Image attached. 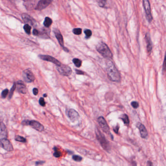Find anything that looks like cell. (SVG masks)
<instances>
[{
    "label": "cell",
    "mask_w": 166,
    "mask_h": 166,
    "mask_svg": "<svg viewBox=\"0 0 166 166\" xmlns=\"http://www.w3.org/2000/svg\"><path fill=\"white\" fill-rule=\"evenodd\" d=\"M107 72L109 79L112 82H119L120 81V75L113 63L108 60L107 63Z\"/></svg>",
    "instance_id": "cell-1"
},
{
    "label": "cell",
    "mask_w": 166,
    "mask_h": 166,
    "mask_svg": "<svg viewBox=\"0 0 166 166\" xmlns=\"http://www.w3.org/2000/svg\"><path fill=\"white\" fill-rule=\"evenodd\" d=\"M97 51L103 56L107 58H112L113 54L108 46L104 42H101L98 43L96 47Z\"/></svg>",
    "instance_id": "cell-2"
},
{
    "label": "cell",
    "mask_w": 166,
    "mask_h": 166,
    "mask_svg": "<svg viewBox=\"0 0 166 166\" xmlns=\"http://www.w3.org/2000/svg\"><path fill=\"white\" fill-rule=\"evenodd\" d=\"M96 134L97 138L100 142L103 149L107 151H108V150H109L110 149L109 143L107 141V140L106 138L104 135H103V134H102L100 132L99 130H97Z\"/></svg>",
    "instance_id": "cell-3"
},
{
    "label": "cell",
    "mask_w": 166,
    "mask_h": 166,
    "mask_svg": "<svg viewBox=\"0 0 166 166\" xmlns=\"http://www.w3.org/2000/svg\"><path fill=\"white\" fill-rule=\"evenodd\" d=\"M22 124L24 125H30L38 132H42L44 130V126L39 122L36 120H24L22 121Z\"/></svg>",
    "instance_id": "cell-4"
},
{
    "label": "cell",
    "mask_w": 166,
    "mask_h": 166,
    "mask_svg": "<svg viewBox=\"0 0 166 166\" xmlns=\"http://www.w3.org/2000/svg\"><path fill=\"white\" fill-rule=\"evenodd\" d=\"M56 69L61 75L64 76H69L72 73L71 69L69 66L62 63L56 66Z\"/></svg>",
    "instance_id": "cell-5"
},
{
    "label": "cell",
    "mask_w": 166,
    "mask_h": 166,
    "mask_svg": "<svg viewBox=\"0 0 166 166\" xmlns=\"http://www.w3.org/2000/svg\"><path fill=\"white\" fill-rule=\"evenodd\" d=\"M143 5L145 11L146 18L148 21L149 23H151L153 20V16L151 13L150 1L148 0H144L143 1Z\"/></svg>",
    "instance_id": "cell-6"
},
{
    "label": "cell",
    "mask_w": 166,
    "mask_h": 166,
    "mask_svg": "<svg viewBox=\"0 0 166 166\" xmlns=\"http://www.w3.org/2000/svg\"><path fill=\"white\" fill-rule=\"evenodd\" d=\"M23 76L24 81L28 83H32L35 80L33 73L29 69H26L24 71Z\"/></svg>",
    "instance_id": "cell-7"
},
{
    "label": "cell",
    "mask_w": 166,
    "mask_h": 166,
    "mask_svg": "<svg viewBox=\"0 0 166 166\" xmlns=\"http://www.w3.org/2000/svg\"><path fill=\"white\" fill-rule=\"evenodd\" d=\"M0 146L8 152H11L14 150L12 145L7 139L0 140Z\"/></svg>",
    "instance_id": "cell-8"
},
{
    "label": "cell",
    "mask_w": 166,
    "mask_h": 166,
    "mask_svg": "<svg viewBox=\"0 0 166 166\" xmlns=\"http://www.w3.org/2000/svg\"><path fill=\"white\" fill-rule=\"evenodd\" d=\"M98 122L100 127L102 129L103 131L106 133H107L109 132V127L107 123L106 119L103 116H100L98 119Z\"/></svg>",
    "instance_id": "cell-9"
},
{
    "label": "cell",
    "mask_w": 166,
    "mask_h": 166,
    "mask_svg": "<svg viewBox=\"0 0 166 166\" xmlns=\"http://www.w3.org/2000/svg\"><path fill=\"white\" fill-rule=\"evenodd\" d=\"M39 57L45 61H47L49 62H51L54 64H55L56 66H59L61 63L56 59L55 57L49 55H38Z\"/></svg>",
    "instance_id": "cell-10"
},
{
    "label": "cell",
    "mask_w": 166,
    "mask_h": 166,
    "mask_svg": "<svg viewBox=\"0 0 166 166\" xmlns=\"http://www.w3.org/2000/svg\"><path fill=\"white\" fill-rule=\"evenodd\" d=\"M52 2L51 0H41L38 1L36 6L35 8V9L37 10H41L46 7H47L48 5L50 4V3Z\"/></svg>",
    "instance_id": "cell-11"
},
{
    "label": "cell",
    "mask_w": 166,
    "mask_h": 166,
    "mask_svg": "<svg viewBox=\"0 0 166 166\" xmlns=\"http://www.w3.org/2000/svg\"><path fill=\"white\" fill-rule=\"evenodd\" d=\"M68 116L72 122H75L78 120L80 115L78 112L74 109H70L68 112Z\"/></svg>",
    "instance_id": "cell-12"
},
{
    "label": "cell",
    "mask_w": 166,
    "mask_h": 166,
    "mask_svg": "<svg viewBox=\"0 0 166 166\" xmlns=\"http://www.w3.org/2000/svg\"><path fill=\"white\" fill-rule=\"evenodd\" d=\"M137 127L139 131L141 137L142 138H146L148 137V132L145 126L141 123L138 122L137 124Z\"/></svg>",
    "instance_id": "cell-13"
},
{
    "label": "cell",
    "mask_w": 166,
    "mask_h": 166,
    "mask_svg": "<svg viewBox=\"0 0 166 166\" xmlns=\"http://www.w3.org/2000/svg\"><path fill=\"white\" fill-rule=\"evenodd\" d=\"M145 41L147 44V50L148 53L150 54L152 50L153 46H152V43L151 39L150 34L149 32H147L145 35Z\"/></svg>",
    "instance_id": "cell-14"
},
{
    "label": "cell",
    "mask_w": 166,
    "mask_h": 166,
    "mask_svg": "<svg viewBox=\"0 0 166 166\" xmlns=\"http://www.w3.org/2000/svg\"><path fill=\"white\" fill-rule=\"evenodd\" d=\"M7 138V129L2 122H0V140L6 139Z\"/></svg>",
    "instance_id": "cell-15"
},
{
    "label": "cell",
    "mask_w": 166,
    "mask_h": 166,
    "mask_svg": "<svg viewBox=\"0 0 166 166\" xmlns=\"http://www.w3.org/2000/svg\"><path fill=\"white\" fill-rule=\"evenodd\" d=\"M54 32L55 33V37L56 38L59 43L60 45L62 46L63 47H64V40H63V38L60 32L57 29H54Z\"/></svg>",
    "instance_id": "cell-16"
},
{
    "label": "cell",
    "mask_w": 166,
    "mask_h": 166,
    "mask_svg": "<svg viewBox=\"0 0 166 166\" xmlns=\"http://www.w3.org/2000/svg\"><path fill=\"white\" fill-rule=\"evenodd\" d=\"M18 91L22 94H25L27 92V88L24 83L21 81H18L17 83Z\"/></svg>",
    "instance_id": "cell-17"
},
{
    "label": "cell",
    "mask_w": 166,
    "mask_h": 166,
    "mask_svg": "<svg viewBox=\"0 0 166 166\" xmlns=\"http://www.w3.org/2000/svg\"><path fill=\"white\" fill-rule=\"evenodd\" d=\"M22 18L24 20V21L26 23L27 25H33L34 22L33 19L31 18V17L27 14L24 13L22 14Z\"/></svg>",
    "instance_id": "cell-18"
},
{
    "label": "cell",
    "mask_w": 166,
    "mask_h": 166,
    "mask_svg": "<svg viewBox=\"0 0 166 166\" xmlns=\"http://www.w3.org/2000/svg\"><path fill=\"white\" fill-rule=\"evenodd\" d=\"M53 21L49 17H46L44 22V26L46 28H49L52 24Z\"/></svg>",
    "instance_id": "cell-19"
},
{
    "label": "cell",
    "mask_w": 166,
    "mask_h": 166,
    "mask_svg": "<svg viewBox=\"0 0 166 166\" xmlns=\"http://www.w3.org/2000/svg\"><path fill=\"white\" fill-rule=\"evenodd\" d=\"M121 119L123 121V122H124V123L127 125H129L130 121H129V117L128 116V115L126 114H124L122 115L121 117Z\"/></svg>",
    "instance_id": "cell-20"
},
{
    "label": "cell",
    "mask_w": 166,
    "mask_h": 166,
    "mask_svg": "<svg viewBox=\"0 0 166 166\" xmlns=\"http://www.w3.org/2000/svg\"><path fill=\"white\" fill-rule=\"evenodd\" d=\"M72 61L73 62V63L74 64V65L77 67H80L82 65V61H81V60L78 59V58H74L73 59Z\"/></svg>",
    "instance_id": "cell-21"
},
{
    "label": "cell",
    "mask_w": 166,
    "mask_h": 166,
    "mask_svg": "<svg viewBox=\"0 0 166 166\" xmlns=\"http://www.w3.org/2000/svg\"><path fill=\"white\" fill-rule=\"evenodd\" d=\"M15 140L17 141L21 142H23V143H25L26 142V139L25 138H24L20 136H16L15 138Z\"/></svg>",
    "instance_id": "cell-22"
},
{
    "label": "cell",
    "mask_w": 166,
    "mask_h": 166,
    "mask_svg": "<svg viewBox=\"0 0 166 166\" xmlns=\"http://www.w3.org/2000/svg\"><path fill=\"white\" fill-rule=\"evenodd\" d=\"M16 85L15 83H14L13 85V86L12 87V88H11V90L10 91V93H9V97H8V98L9 99H11V98L12 97L13 95V93H14V92L16 89Z\"/></svg>",
    "instance_id": "cell-23"
},
{
    "label": "cell",
    "mask_w": 166,
    "mask_h": 166,
    "mask_svg": "<svg viewBox=\"0 0 166 166\" xmlns=\"http://www.w3.org/2000/svg\"><path fill=\"white\" fill-rule=\"evenodd\" d=\"M24 30H25V32L28 34V35H30L31 34V28L30 26V25L26 24L25 25H24Z\"/></svg>",
    "instance_id": "cell-24"
},
{
    "label": "cell",
    "mask_w": 166,
    "mask_h": 166,
    "mask_svg": "<svg viewBox=\"0 0 166 166\" xmlns=\"http://www.w3.org/2000/svg\"><path fill=\"white\" fill-rule=\"evenodd\" d=\"M82 32V29H81V28H74V29H73V33L74 34L77 35H79L81 34Z\"/></svg>",
    "instance_id": "cell-25"
},
{
    "label": "cell",
    "mask_w": 166,
    "mask_h": 166,
    "mask_svg": "<svg viewBox=\"0 0 166 166\" xmlns=\"http://www.w3.org/2000/svg\"><path fill=\"white\" fill-rule=\"evenodd\" d=\"M72 159L75 161H77V162H80L82 160V157L80 156H79V155H74L72 156Z\"/></svg>",
    "instance_id": "cell-26"
},
{
    "label": "cell",
    "mask_w": 166,
    "mask_h": 166,
    "mask_svg": "<svg viewBox=\"0 0 166 166\" xmlns=\"http://www.w3.org/2000/svg\"><path fill=\"white\" fill-rule=\"evenodd\" d=\"M84 33L87 38H90L92 35V31L89 29H85Z\"/></svg>",
    "instance_id": "cell-27"
},
{
    "label": "cell",
    "mask_w": 166,
    "mask_h": 166,
    "mask_svg": "<svg viewBox=\"0 0 166 166\" xmlns=\"http://www.w3.org/2000/svg\"><path fill=\"white\" fill-rule=\"evenodd\" d=\"M97 1L100 7H104L106 4V3L107 2V1L104 0H97Z\"/></svg>",
    "instance_id": "cell-28"
},
{
    "label": "cell",
    "mask_w": 166,
    "mask_h": 166,
    "mask_svg": "<svg viewBox=\"0 0 166 166\" xmlns=\"http://www.w3.org/2000/svg\"><path fill=\"white\" fill-rule=\"evenodd\" d=\"M54 149H55V153H54V156L55 157H57V158L60 157L61 155V152H58V151H57L56 148H55Z\"/></svg>",
    "instance_id": "cell-29"
},
{
    "label": "cell",
    "mask_w": 166,
    "mask_h": 166,
    "mask_svg": "<svg viewBox=\"0 0 166 166\" xmlns=\"http://www.w3.org/2000/svg\"><path fill=\"white\" fill-rule=\"evenodd\" d=\"M8 93V90L7 89H5L4 90H3L2 93H1V97L2 98H5L6 97V96H7Z\"/></svg>",
    "instance_id": "cell-30"
},
{
    "label": "cell",
    "mask_w": 166,
    "mask_h": 166,
    "mask_svg": "<svg viewBox=\"0 0 166 166\" xmlns=\"http://www.w3.org/2000/svg\"><path fill=\"white\" fill-rule=\"evenodd\" d=\"M39 104L41 106H43V107H44L45 106V102L44 101V99L43 98V97H41L39 100Z\"/></svg>",
    "instance_id": "cell-31"
},
{
    "label": "cell",
    "mask_w": 166,
    "mask_h": 166,
    "mask_svg": "<svg viewBox=\"0 0 166 166\" xmlns=\"http://www.w3.org/2000/svg\"><path fill=\"white\" fill-rule=\"evenodd\" d=\"M131 105L135 109H137V108H138V107H139V104H138V102H137V101H133V102H132Z\"/></svg>",
    "instance_id": "cell-32"
},
{
    "label": "cell",
    "mask_w": 166,
    "mask_h": 166,
    "mask_svg": "<svg viewBox=\"0 0 166 166\" xmlns=\"http://www.w3.org/2000/svg\"><path fill=\"white\" fill-rule=\"evenodd\" d=\"M163 71H166V52L164 59V62L163 64Z\"/></svg>",
    "instance_id": "cell-33"
},
{
    "label": "cell",
    "mask_w": 166,
    "mask_h": 166,
    "mask_svg": "<svg viewBox=\"0 0 166 166\" xmlns=\"http://www.w3.org/2000/svg\"><path fill=\"white\" fill-rule=\"evenodd\" d=\"M119 127L118 125H117V126H115L114 127H113V131L114 132L116 133V134H118L119 133Z\"/></svg>",
    "instance_id": "cell-34"
},
{
    "label": "cell",
    "mask_w": 166,
    "mask_h": 166,
    "mask_svg": "<svg viewBox=\"0 0 166 166\" xmlns=\"http://www.w3.org/2000/svg\"><path fill=\"white\" fill-rule=\"evenodd\" d=\"M33 34L35 36H38L39 35V32L37 30L35 29H34V30L33 31Z\"/></svg>",
    "instance_id": "cell-35"
},
{
    "label": "cell",
    "mask_w": 166,
    "mask_h": 166,
    "mask_svg": "<svg viewBox=\"0 0 166 166\" xmlns=\"http://www.w3.org/2000/svg\"><path fill=\"white\" fill-rule=\"evenodd\" d=\"M33 94H34V95L36 96L38 94V89L37 88H34L33 90Z\"/></svg>",
    "instance_id": "cell-36"
},
{
    "label": "cell",
    "mask_w": 166,
    "mask_h": 166,
    "mask_svg": "<svg viewBox=\"0 0 166 166\" xmlns=\"http://www.w3.org/2000/svg\"><path fill=\"white\" fill-rule=\"evenodd\" d=\"M76 73L77 75H84V72H83L81 70H75Z\"/></svg>",
    "instance_id": "cell-37"
},
{
    "label": "cell",
    "mask_w": 166,
    "mask_h": 166,
    "mask_svg": "<svg viewBox=\"0 0 166 166\" xmlns=\"http://www.w3.org/2000/svg\"><path fill=\"white\" fill-rule=\"evenodd\" d=\"M45 163V161H37L36 162V166H38L39 165H42L43 164H44Z\"/></svg>",
    "instance_id": "cell-38"
},
{
    "label": "cell",
    "mask_w": 166,
    "mask_h": 166,
    "mask_svg": "<svg viewBox=\"0 0 166 166\" xmlns=\"http://www.w3.org/2000/svg\"><path fill=\"white\" fill-rule=\"evenodd\" d=\"M147 166H153V163L150 161H148L147 162Z\"/></svg>",
    "instance_id": "cell-39"
},
{
    "label": "cell",
    "mask_w": 166,
    "mask_h": 166,
    "mask_svg": "<svg viewBox=\"0 0 166 166\" xmlns=\"http://www.w3.org/2000/svg\"><path fill=\"white\" fill-rule=\"evenodd\" d=\"M43 96H44V97H47V95H46V94H45V95H44Z\"/></svg>",
    "instance_id": "cell-40"
}]
</instances>
